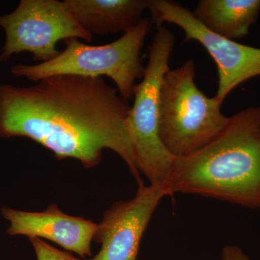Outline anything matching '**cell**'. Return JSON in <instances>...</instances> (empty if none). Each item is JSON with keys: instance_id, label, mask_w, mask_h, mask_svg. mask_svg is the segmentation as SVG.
I'll list each match as a JSON object with an SVG mask.
<instances>
[{"instance_id": "cell-4", "label": "cell", "mask_w": 260, "mask_h": 260, "mask_svg": "<svg viewBox=\"0 0 260 260\" xmlns=\"http://www.w3.org/2000/svg\"><path fill=\"white\" fill-rule=\"evenodd\" d=\"M192 59L162 78L159 99V137L174 158L188 156L201 150L226 125L229 117L221 112L222 103L208 97L194 82Z\"/></svg>"}, {"instance_id": "cell-11", "label": "cell", "mask_w": 260, "mask_h": 260, "mask_svg": "<svg viewBox=\"0 0 260 260\" xmlns=\"http://www.w3.org/2000/svg\"><path fill=\"white\" fill-rule=\"evenodd\" d=\"M259 11L260 0H201L193 14L210 32L236 41L249 34Z\"/></svg>"}, {"instance_id": "cell-9", "label": "cell", "mask_w": 260, "mask_h": 260, "mask_svg": "<svg viewBox=\"0 0 260 260\" xmlns=\"http://www.w3.org/2000/svg\"><path fill=\"white\" fill-rule=\"evenodd\" d=\"M0 213L9 223L8 235L47 239L82 257L92 255L98 224L88 219L64 213L56 204L42 212L3 207Z\"/></svg>"}, {"instance_id": "cell-6", "label": "cell", "mask_w": 260, "mask_h": 260, "mask_svg": "<svg viewBox=\"0 0 260 260\" xmlns=\"http://www.w3.org/2000/svg\"><path fill=\"white\" fill-rule=\"evenodd\" d=\"M0 28L5 34L0 63L21 52L31 53L39 64L47 62L60 54L59 41L93 39L59 0H21L14 11L0 15Z\"/></svg>"}, {"instance_id": "cell-2", "label": "cell", "mask_w": 260, "mask_h": 260, "mask_svg": "<svg viewBox=\"0 0 260 260\" xmlns=\"http://www.w3.org/2000/svg\"><path fill=\"white\" fill-rule=\"evenodd\" d=\"M167 194H198L260 209V106L229 117L224 129L196 153L175 158L162 184Z\"/></svg>"}, {"instance_id": "cell-12", "label": "cell", "mask_w": 260, "mask_h": 260, "mask_svg": "<svg viewBox=\"0 0 260 260\" xmlns=\"http://www.w3.org/2000/svg\"><path fill=\"white\" fill-rule=\"evenodd\" d=\"M37 260H80L67 251H61L39 238L28 239Z\"/></svg>"}, {"instance_id": "cell-1", "label": "cell", "mask_w": 260, "mask_h": 260, "mask_svg": "<svg viewBox=\"0 0 260 260\" xmlns=\"http://www.w3.org/2000/svg\"><path fill=\"white\" fill-rule=\"evenodd\" d=\"M30 87L0 84V138H27L58 160L76 159L97 167L112 150L143 184L127 118L131 106L102 77L56 75Z\"/></svg>"}, {"instance_id": "cell-10", "label": "cell", "mask_w": 260, "mask_h": 260, "mask_svg": "<svg viewBox=\"0 0 260 260\" xmlns=\"http://www.w3.org/2000/svg\"><path fill=\"white\" fill-rule=\"evenodd\" d=\"M77 21L92 35L126 32L143 20L150 0H64Z\"/></svg>"}, {"instance_id": "cell-5", "label": "cell", "mask_w": 260, "mask_h": 260, "mask_svg": "<svg viewBox=\"0 0 260 260\" xmlns=\"http://www.w3.org/2000/svg\"><path fill=\"white\" fill-rule=\"evenodd\" d=\"M174 34L162 25L148 49L144 75L134 89V103L127 118L137 167L150 184H162L172 169L174 157L164 148L159 137V99L162 78L169 69L174 49Z\"/></svg>"}, {"instance_id": "cell-8", "label": "cell", "mask_w": 260, "mask_h": 260, "mask_svg": "<svg viewBox=\"0 0 260 260\" xmlns=\"http://www.w3.org/2000/svg\"><path fill=\"white\" fill-rule=\"evenodd\" d=\"M167 195L162 184H143L133 199L115 202L98 224L93 241L102 247L89 260H137L152 215Z\"/></svg>"}, {"instance_id": "cell-13", "label": "cell", "mask_w": 260, "mask_h": 260, "mask_svg": "<svg viewBox=\"0 0 260 260\" xmlns=\"http://www.w3.org/2000/svg\"><path fill=\"white\" fill-rule=\"evenodd\" d=\"M221 260H251L242 249L236 246H226L221 253Z\"/></svg>"}, {"instance_id": "cell-3", "label": "cell", "mask_w": 260, "mask_h": 260, "mask_svg": "<svg viewBox=\"0 0 260 260\" xmlns=\"http://www.w3.org/2000/svg\"><path fill=\"white\" fill-rule=\"evenodd\" d=\"M153 25L151 18H143L119 39L105 45L91 46L77 39H67L64 50L54 59L34 65L15 64L10 73L35 83L56 75L107 76L115 83L121 96L129 101L134 96L136 80L144 75L141 50Z\"/></svg>"}, {"instance_id": "cell-7", "label": "cell", "mask_w": 260, "mask_h": 260, "mask_svg": "<svg viewBox=\"0 0 260 260\" xmlns=\"http://www.w3.org/2000/svg\"><path fill=\"white\" fill-rule=\"evenodd\" d=\"M155 25L174 24L185 34L186 41H196L206 49L217 65V99L223 104L241 84L260 76V49L244 45L210 32L195 18L193 12L177 2L150 0L149 9Z\"/></svg>"}]
</instances>
